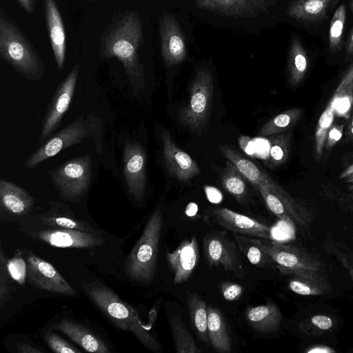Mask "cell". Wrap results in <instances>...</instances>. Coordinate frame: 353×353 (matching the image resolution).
<instances>
[{"instance_id":"29","label":"cell","mask_w":353,"mask_h":353,"mask_svg":"<svg viewBox=\"0 0 353 353\" xmlns=\"http://www.w3.org/2000/svg\"><path fill=\"white\" fill-rule=\"evenodd\" d=\"M329 103L335 115L345 119H350L353 106V63L345 73Z\"/></svg>"},{"instance_id":"12","label":"cell","mask_w":353,"mask_h":353,"mask_svg":"<svg viewBox=\"0 0 353 353\" xmlns=\"http://www.w3.org/2000/svg\"><path fill=\"white\" fill-rule=\"evenodd\" d=\"M123 176L129 195L140 201L147 185L146 154L137 141H126L123 148Z\"/></svg>"},{"instance_id":"7","label":"cell","mask_w":353,"mask_h":353,"mask_svg":"<svg viewBox=\"0 0 353 353\" xmlns=\"http://www.w3.org/2000/svg\"><path fill=\"white\" fill-rule=\"evenodd\" d=\"M93 128L94 126L88 123L84 116L80 115L69 125L50 136L27 159L24 166L28 169L33 168L67 148L83 143L93 136Z\"/></svg>"},{"instance_id":"17","label":"cell","mask_w":353,"mask_h":353,"mask_svg":"<svg viewBox=\"0 0 353 353\" xmlns=\"http://www.w3.org/2000/svg\"><path fill=\"white\" fill-rule=\"evenodd\" d=\"M98 233L56 228L40 230L32 236L50 245L61 248H92L104 243L103 239Z\"/></svg>"},{"instance_id":"56","label":"cell","mask_w":353,"mask_h":353,"mask_svg":"<svg viewBox=\"0 0 353 353\" xmlns=\"http://www.w3.org/2000/svg\"><path fill=\"white\" fill-rule=\"evenodd\" d=\"M351 6H352V12H353V0H352Z\"/></svg>"},{"instance_id":"22","label":"cell","mask_w":353,"mask_h":353,"mask_svg":"<svg viewBox=\"0 0 353 353\" xmlns=\"http://www.w3.org/2000/svg\"><path fill=\"white\" fill-rule=\"evenodd\" d=\"M52 328L65 334L88 352H110L108 347L101 338L76 322L62 319L54 325Z\"/></svg>"},{"instance_id":"25","label":"cell","mask_w":353,"mask_h":353,"mask_svg":"<svg viewBox=\"0 0 353 353\" xmlns=\"http://www.w3.org/2000/svg\"><path fill=\"white\" fill-rule=\"evenodd\" d=\"M220 150L228 161L231 162L243 177L254 186L263 184L270 189H275L280 186L265 172L258 168L250 160L241 157L236 151L226 145L221 146Z\"/></svg>"},{"instance_id":"1","label":"cell","mask_w":353,"mask_h":353,"mask_svg":"<svg viewBox=\"0 0 353 353\" xmlns=\"http://www.w3.org/2000/svg\"><path fill=\"white\" fill-rule=\"evenodd\" d=\"M143 43V23L134 10L114 14L99 37L100 59L117 58L122 63L134 94L144 88L145 83L144 66L138 53Z\"/></svg>"},{"instance_id":"48","label":"cell","mask_w":353,"mask_h":353,"mask_svg":"<svg viewBox=\"0 0 353 353\" xmlns=\"http://www.w3.org/2000/svg\"><path fill=\"white\" fill-rule=\"evenodd\" d=\"M306 352L308 353H330L335 352V350L327 345H317L310 347Z\"/></svg>"},{"instance_id":"39","label":"cell","mask_w":353,"mask_h":353,"mask_svg":"<svg viewBox=\"0 0 353 353\" xmlns=\"http://www.w3.org/2000/svg\"><path fill=\"white\" fill-rule=\"evenodd\" d=\"M345 17V6L343 3L336 8L330 21L329 48L331 52H336L341 48Z\"/></svg>"},{"instance_id":"46","label":"cell","mask_w":353,"mask_h":353,"mask_svg":"<svg viewBox=\"0 0 353 353\" xmlns=\"http://www.w3.org/2000/svg\"><path fill=\"white\" fill-rule=\"evenodd\" d=\"M238 143L240 148L248 156L254 158L256 157L257 144L254 139L242 135L238 139Z\"/></svg>"},{"instance_id":"41","label":"cell","mask_w":353,"mask_h":353,"mask_svg":"<svg viewBox=\"0 0 353 353\" xmlns=\"http://www.w3.org/2000/svg\"><path fill=\"white\" fill-rule=\"evenodd\" d=\"M45 341L49 347L57 353H80L81 350L56 333L48 332Z\"/></svg>"},{"instance_id":"30","label":"cell","mask_w":353,"mask_h":353,"mask_svg":"<svg viewBox=\"0 0 353 353\" xmlns=\"http://www.w3.org/2000/svg\"><path fill=\"white\" fill-rule=\"evenodd\" d=\"M287 68L290 85H298L307 71L308 58L306 50L296 37H292L290 41Z\"/></svg>"},{"instance_id":"10","label":"cell","mask_w":353,"mask_h":353,"mask_svg":"<svg viewBox=\"0 0 353 353\" xmlns=\"http://www.w3.org/2000/svg\"><path fill=\"white\" fill-rule=\"evenodd\" d=\"M269 210L281 221L299 228L310 225L309 212L294 199L281 186L270 190L260 184L255 186Z\"/></svg>"},{"instance_id":"4","label":"cell","mask_w":353,"mask_h":353,"mask_svg":"<svg viewBox=\"0 0 353 353\" xmlns=\"http://www.w3.org/2000/svg\"><path fill=\"white\" fill-rule=\"evenodd\" d=\"M162 228V212L157 209L125 261V270L132 281L146 284L154 279Z\"/></svg>"},{"instance_id":"45","label":"cell","mask_w":353,"mask_h":353,"mask_svg":"<svg viewBox=\"0 0 353 353\" xmlns=\"http://www.w3.org/2000/svg\"><path fill=\"white\" fill-rule=\"evenodd\" d=\"M344 130V124L336 125L333 124L330 129L325 143L324 149H331L342 138Z\"/></svg>"},{"instance_id":"20","label":"cell","mask_w":353,"mask_h":353,"mask_svg":"<svg viewBox=\"0 0 353 353\" xmlns=\"http://www.w3.org/2000/svg\"><path fill=\"white\" fill-rule=\"evenodd\" d=\"M49 39L57 67L63 70L65 61L66 32L61 14L55 0H43Z\"/></svg>"},{"instance_id":"43","label":"cell","mask_w":353,"mask_h":353,"mask_svg":"<svg viewBox=\"0 0 353 353\" xmlns=\"http://www.w3.org/2000/svg\"><path fill=\"white\" fill-rule=\"evenodd\" d=\"M6 257L1 244L0 251V307H1L8 299V276L9 274L7 268Z\"/></svg>"},{"instance_id":"16","label":"cell","mask_w":353,"mask_h":353,"mask_svg":"<svg viewBox=\"0 0 353 353\" xmlns=\"http://www.w3.org/2000/svg\"><path fill=\"white\" fill-rule=\"evenodd\" d=\"M28 282L33 286L47 291L73 296L76 294L74 288L46 261L30 254L27 259Z\"/></svg>"},{"instance_id":"54","label":"cell","mask_w":353,"mask_h":353,"mask_svg":"<svg viewBox=\"0 0 353 353\" xmlns=\"http://www.w3.org/2000/svg\"><path fill=\"white\" fill-rule=\"evenodd\" d=\"M347 137L350 139L353 140V119L351 121V123L347 129Z\"/></svg>"},{"instance_id":"27","label":"cell","mask_w":353,"mask_h":353,"mask_svg":"<svg viewBox=\"0 0 353 353\" xmlns=\"http://www.w3.org/2000/svg\"><path fill=\"white\" fill-rule=\"evenodd\" d=\"M208 331L210 343L215 351L231 352L232 342L224 315L219 308L211 305L208 306Z\"/></svg>"},{"instance_id":"42","label":"cell","mask_w":353,"mask_h":353,"mask_svg":"<svg viewBox=\"0 0 353 353\" xmlns=\"http://www.w3.org/2000/svg\"><path fill=\"white\" fill-rule=\"evenodd\" d=\"M9 275L19 284H24L28 274V265L25 261L19 256L13 257L7 261Z\"/></svg>"},{"instance_id":"24","label":"cell","mask_w":353,"mask_h":353,"mask_svg":"<svg viewBox=\"0 0 353 353\" xmlns=\"http://www.w3.org/2000/svg\"><path fill=\"white\" fill-rule=\"evenodd\" d=\"M245 317L253 330L265 334L276 332L282 320L279 308L272 302L248 307Z\"/></svg>"},{"instance_id":"53","label":"cell","mask_w":353,"mask_h":353,"mask_svg":"<svg viewBox=\"0 0 353 353\" xmlns=\"http://www.w3.org/2000/svg\"><path fill=\"white\" fill-rule=\"evenodd\" d=\"M347 52L349 54H353V29L350 33L347 43Z\"/></svg>"},{"instance_id":"31","label":"cell","mask_w":353,"mask_h":353,"mask_svg":"<svg viewBox=\"0 0 353 353\" xmlns=\"http://www.w3.org/2000/svg\"><path fill=\"white\" fill-rule=\"evenodd\" d=\"M220 178L222 186L225 191L239 203L247 202L248 191L245 178L229 161L225 162V166L220 173Z\"/></svg>"},{"instance_id":"35","label":"cell","mask_w":353,"mask_h":353,"mask_svg":"<svg viewBox=\"0 0 353 353\" xmlns=\"http://www.w3.org/2000/svg\"><path fill=\"white\" fill-rule=\"evenodd\" d=\"M169 323L175 350L177 353H199L201 352L197 347L180 316L170 315Z\"/></svg>"},{"instance_id":"55","label":"cell","mask_w":353,"mask_h":353,"mask_svg":"<svg viewBox=\"0 0 353 353\" xmlns=\"http://www.w3.org/2000/svg\"><path fill=\"white\" fill-rule=\"evenodd\" d=\"M345 181L348 183H353V176L345 179Z\"/></svg>"},{"instance_id":"28","label":"cell","mask_w":353,"mask_h":353,"mask_svg":"<svg viewBox=\"0 0 353 353\" xmlns=\"http://www.w3.org/2000/svg\"><path fill=\"white\" fill-rule=\"evenodd\" d=\"M239 251L249 262L260 268H273L274 263L266 251L263 239L234 233L232 235Z\"/></svg>"},{"instance_id":"19","label":"cell","mask_w":353,"mask_h":353,"mask_svg":"<svg viewBox=\"0 0 353 353\" xmlns=\"http://www.w3.org/2000/svg\"><path fill=\"white\" fill-rule=\"evenodd\" d=\"M199 259V245L194 236L183 240L174 251H167L166 259L174 274V283L185 282L195 270Z\"/></svg>"},{"instance_id":"3","label":"cell","mask_w":353,"mask_h":353,"mask_svg":"<svg viewBox=\"0 0 353 353\" xmlns=\"http://www.w3.org/2000/svg\"><path fill=\"white\" fill-rule=\"evenodd\" d=\"M84 290L98 308L119 328L133 334L141 343L158 352L161 345L149 327L141 321L137 310L112 290L99 283L84 284Z\"/></svg>"},{"instance_id":"36","label":"cell","mask_w":353,"mask_h":353,"mask_svg":"<svg viewBox=\"0 0 353 353\" xmlns=\"http://www.w3.org/2000/svg\"><path fill=\"white\" fill-rule=\"evenodd\" d=\"M290 134H278L269 139V154L265 161L266 167L273 169L286 162L290 150Z\"/></svg>"},{"instance_id":"38","label":"cell","mask_w":353,"mask_h":353,"mask_svg":"<svg viewBox=\"0 0 353 353\" xmlns=\"http://www.w3.org/2000/svg\"><path fill=\"white\" fill-rule=\"evenodd\" d=\"M335 113L329 103L320 116L314 134V158L317 162L321 160L328 132L333 125Z\"/></svg>"},{"instance_id":"47","label":"cell","mask_w":353,"mask_h":353,"mask_svg":"<svg viewBox=\"0 0 353 353\" xmlns=\"http://www.w3.org/2000/svg\"><path fill=\"white\" fill-rule=\"evenodd\" d=\"M204 191L207 199L212 203H219L223 200L221 192L215 187L204 185Z\"/></svg>"},{"instance_id":"6","label":"cell","mask_w":353,"mask_h":353,"mask_svg":"<svg viewBox=\"0 0 353 353\" xmlns=\"http://www.w3.org/2000/svg\"><path fill=\"white\" fill-rule=\"evenodd\" d=\"M50 177L60 197L79 202L89 190L92 179L89 154L75 157L50 171Z\"/></svg>"},{"instance_id":"9","label":"cell","mask_w":353,"mask_h":353,"mask_svg":"<svg viewBox=\"0 0 353 353\" xmlns=\"http://www.w3.org/2000/svg\"><path fill=\"white\" fill-rule=\"evenodd\" d=\"M203 254L210 268L221 267L224 270L242 279L244 271L239 250L225 231H211L203 239Z\"/></svg>"},{"instance_id":"58","label":"cell","mask_w":353,"mask_h":353,"mask_svg":"<svg viewBox=\"0 0 353 353\" xmlns=\"http://www.w3.org/2000/svg\"><path fill=\"white\" fill-rule=\"evenodd\" d=\"M34 1H35L36 0H34Z\"/></svg>"},{"instance_id":"32","label":"cell","mask_w":353,"mask_h":353,"mask_svg":"<svg viewBox=\"0 0 353 353\" xmlns=\"http://www.w3.org/2000/svg\"><path fill=\"white\" fill-rule=\"evenodd\" d=\"M189 316L199 339L205 343H210L208 331V306L196 293H188Z\"/></svg>"},{"instance_id":"44","label":"cell","mask_w":353,"mask_h":353,"mask_svg":"<svg viewBox=\"0 0 353 353\" xmlns=\"http://www.w3.org/2000/svg\"><path fill=\"white\" fill-rule=\"evenodd\" d=\"M220 290L223 297L230 301L238 300L243 292L241 285L230 281L221 283Z\"/></svg>"},{"instance_id":"18","label":"cell","mask_w":353,"mask_h":353,"mask_svg":"<svg viewBox=\"0 0 353 353\" xmlns=\"http://www.w3.org/2000/svg\"><path fill=\"white\" fill-rule=\"evenodd\" d=\"M161 139L163 159L170 173L183 182L200 174L197 163L176 145L169 132L163 131Z\"/></svg>"},{"instance_id":"23","label":"cell","mask_w":353,"mask_h":353,"mask_svg":"<svg viewBox=\"0 0 353 353\" xmlns=\"http://www.w3.org/2000/svg\"><path fill=\"white\" fill-rule=\"evenodd\" d=\"M34 199L24 188L6 180L0 181V204L5 212L21 215L33 207Z\"/></svg>"},{"instance_id":"11","label":"cell","mask_w":353,"mask_h":353,"mask_svg":"<svg viewBox=\"0 0 353 353\" xmlns=\"http://www.w3.org/2000/svg\"><path fill=\"white\" fill-rule=\"evenodd\" d=\"M79 70L80 63L77 62L66 77L58 85L43 118L39 142L45 141L59 128L72 99Z\"/></svg>"},{"instance_id":"57","label":"cell","mask_w":353,"mask_h":353,"mask_svg":"<svg viewBox=\"0 0 353 353\" xmlns=\"http://www.w3.org/2000/svg\"><path fill=\"white\" fill-rule=\"evenodd\" d=\"M88 1H90L91 2H95L96 1V0H88Z\"/></svg>"},{"instance_id":"8","label":"cell","mask_w":353,"mask_h":353,"mask_svg":"<svg viewBox=\"0 0 353 353\" xmlns=\"http://www.w3.org/2000/svg\"><path fill=\"white\" fill-rule=\"evenodd\" d=\"M263 244L275 268L284 275L289 276L293 272L300 270L325 272V266L322 260L303 247L291 243L264 239Z\"/></svg>"},{"instance_id":"34","label":"cell","mask_w":353,"mask_h":353,"mask_svg":"<svg viewBox=\"0 0 353 353\" xmlns=\"http://www.w3.org/2000/svg\"><path fill=\"white\" fill-rule=\"evenodd\" d=\"M303 112V109L294 108L276 115L261 128L259 136H273L290 129L299 121Z\"/></svg>"},{"instance_id":"50","label":"cell","mask_w":353,"mask_h":353,"mask_svg":"<svg viewBox=\"0 0 353 353\" xmlns=\"http://www.w3.org/2000/svg\"><path fill=\"white\" fill-rule=\"evenodd\" d=\"M17 350L21 353H34V352H42L43 351L39 350L30 345L19 343L17 345Z\"/></svg>"},{"instance_id":"5","label":"cell","mask_w":353,"mask_h":353,"mask_svg":"<svg viewBox=\"0 0 353 353\" xmlns=\"http://www.w3.org/2000/svg\"><path fill=\"white\" fill-rule=\"evenodd\" d=\"M214 94V79L211 71L200 68L190 88L189 103L178 113L181 123L194 132H201L208 123Z\"/></svg>"},{"instance_id":"33","label":"cell","mask_w":353,"mask_h":353,"mask_svg":"<svg viewBox=\"0 0 353 353\" xmlns=\"http://www.w3.org/2000/svg\"><path fill=\"white\" fill-rule=\"evenodd\" d=\"M50 203L52 210L43 214L41 217V221L44 225L99 234V232L97 231L91 225L78 220L73 215L59 212L57 202H52Z\"/></svg>"},{"instance_id":"26","label":"cell","mask_w":353,"mask_h":353,"mask_svg":"<svg viewBox=\"0 0 353 353\" xmlns=\"http://www.w3.org/2000/svg\"><path fill=\"white\" fill-rule=\"evenodd\" d=\"M339 0H294L287 9V14L296 21L317 22L326 17L327 11Z\"/></svg>"},{"instance_id":"15","label":"cell","mask_w":353,"mask_h":353,"mask_svg":"<svg viewBox=\"0 0 353 353\" xmlns=\"http://www.w3.org/2000/svg\"><path fill=\"white\" fill-rule=\"evenodd\" d=\"M215 223L233 233L274 240L272 229L268 225L227 208H216L210 212Z\"/></svg>"},{"instance_id":"21","label":"cell","mask_w":353,"mask_h":353,"mask_svg":"<svg viewBox=\"0 0 353 353\" xmlns=\"http://www.w3.org/2000/svg\"><path fill=\"white\" fill-rule=\"evenodd\" d=\"M288 288L293 292L303 296H320L328 294L330 283L325 272L300 270L291 273Z\"/></svg>"},{"instance_id":"14","label":"cell","mask_w":353,"mask_h":353,"mask_svg":"<svg viewBox=\"0 0 353 353\" xmlns=\"http://www.w3.org/2000/svg\"><path fill=\"white\" fill-rule=\"evenodd\" d=\"M159 30L163 60L168 67L183 62L187 55L185 38L175 16L165 13L159 19Z\"/></svg>"},{"instance_id":"13","label":"cell","mask_w":353,"mask_h":353,"mask_svg":"<svg viewBox=\"0 0 353 353\" xmlns=\"http://www.w3.org/2000/svg\"><path fill=\"white\" fill-rule=\"evenodd\" d=\"M276 0H195L194 6L214 14L236 19L268 13Z\"/></svg>"},{"instance_id":"51","label":"cell","mask_w":353,"mask_h":353,"mask_svg":"<svg viewBox=\"0 0 353 353\" xmlns=\"http://www.w3.org/2000/svg\"><path fill=\"white\" fill-rule=\"evenodd\" d=\"M353 176V163L347 167L339 175V178L345 180L347 178Z\"/></svg>"},{"instance_id":"37","label":"cell","mask_w":353,"mask_h":353,"mask_svg":"<svg viewBox=\"0 0 353 353\" xmlns=\"http://www.w3.org/2000/svg\"><path fill=\"white\" fill-rule=\"evenodd\" d=\"M325 250L338 259L353 281V241L328 236L325 242Z\"/></svg>"},{"instance_id":"49","label":"cell","mask_w":353,"mask_h":353,"mask_svg":"<svg viewBox=\"0 0 353 353\" xmlns=\"http://www.w3.org/2000/svg\"><path fill=\"white\" fill-rule=\"evenodd\" d=\"M20 6L28 13H32L35 9V1L34 0H17Z\"/></svg>"},{"instance_id":"52","label":"cell","mask_w":353,"mask_h":353,"mask_svg":"<svg viewBox=\"0 0 353 353\" xmlns=\"http://www.w3.org/2000/svg\"><path fill=\"white\" fill-rule=\"evenodd\" d=\"M197 212V205L194 203H190L186 208L185 212L188 216H194Z\"/></svg>"},{"instance_id":"2","label":"cell","mask_w":353,"mask_h":353,"mask_svg":"<svg viewBox=\"0 0 353 353\" xmlns=\"http://www.w3.org/2000/svg\"><path fill=\"white\" fill-rule=\"evenodd\" d=\"M0 56L17 73L29 81L41 80L44 63L18 25L0 10Z\"/></svg>"},{"instance_id":"40","label":"cell","mask_w":353,"mask_h":353,"mask_svg":"<svg viewBox=\"0 0 353 353\" xmlns=\"http://www.w3.org/2000/svg\"><path fill=\"white\" fill-rule=\"evenodd\" d=\"M334 327V320L325 314L314 315L299 324L301 332L310 336L325 334L332 330Z\"/></svg>"}]
</instances>
